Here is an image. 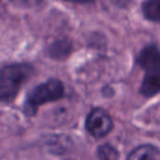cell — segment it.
<instances>
[{"label": "cell", "instance_id": "6da1fadb", "mask_svg": "<svg viewBox=\"0 0 160 160\" xmlns=\"http://www.w3.org/2000/svg\"><path fill=\"white\" fill-rule=\"evenodd\" d=\"M138 62L144 71L141 93L153 97L160 92V50L156 45H148L141 52Z\"/></svg>", "mask_w": 160, "mask_h": 160}, {"label": "cell", "instance_id": "7a4b0ae2", "mask_svg": "<svg viewBox=\"0 0 160 160\" xmlns=\"http://www.w3.org/2000/svg\"><path fill=\"white\" fill-rule=\"evenodd\" d=\"M33 68L25 63H14L3 66L0 72V98L3 102L11 101L21 86L31 76Z\"/></svg>", "mask_w": 160, "mask_h": 160}, {"label": "cell", "instance_id": "3957f363", "mask_svg": "<svg viewBox=\"0 0 160 160\" xmlns=\"http://www.w3.org/2000/svg\"><path fill=\"white\" fill-rule=\"evenodd\" d=\"M64 85L57 79H50L34 88H32L25 97L24 111L27 114L33 115L39 106L55 101L64 95Z\"/></svg>", "mask_w": 160, "mask_h": 160}, {"label": "cell", "instance_id": "277c9868", "mask_svg": "<svg viewBox=\"0 0 160 160\" xmlns=\"http://www.w3.org/2000/svg\"><path fill=\"white\" fill-rule=\"evenodd\" d=\"M112 119L110 114L101 108L93 109L87 115L85 127L87 131L96 138L106 136L112 128Z\"/></svg>", "mask_w": 160, "mask_h": 160}, {"label": "cell", "instance_id": "5b68a950", "mask_svg": "<svg viewBox=\"0 0 160 160\" xmlns=\"http://www.w3.org/2000/svg\"><path fill=\"white\" fill-rule=\"evenodd\" d=\"M160 150L152 144H142L133 149L127 160H159Z\"/></svg>", "mask_w": 160, "mask_h": 160}, {"label": "cell", "instance_id": "8992f818", "mask_svg": "<svg viewBox=\"0 0 160 160\" xmlns=\"http://www.w3.org/2000/svg\"><path fill=\"white\" fill-rule=\"evenodd\" d=\"M142 12L146 19L160 22V0H149L142 4Z\"/></svg>", "mask_w": 160, "mask_h": 160}, {"label": "cell", "instance_id": "52a82bcc", "mask_svg": "<svg viewBox=\"0 0 160 160\" xmlns=\"http://www.w3.org/2000/svg\"><path fill=\"white\" fill-rule=\"evenodd\" d=\"M99 160H119V153L110 143L100 145L97 151Z\"/></svg>", "mask_w": 160, "mask_h": 160}]
</instances>
